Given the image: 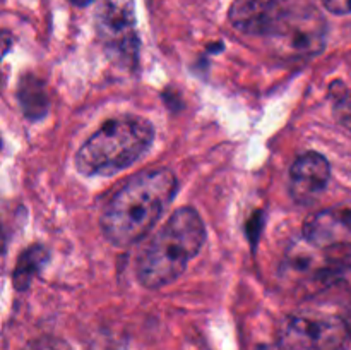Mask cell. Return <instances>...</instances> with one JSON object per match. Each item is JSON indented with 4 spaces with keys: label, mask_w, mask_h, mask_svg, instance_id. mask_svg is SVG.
I'll return each instance as SVG.
<instances>
[{
    "label": "cell",
    "mask_w": 351,
    "mask_h": 350,
    "mask_svg": "<svg viewBox=\"0 0 351 350\" xmlns=\"http://www.w3.org/2000/svg\"><path fill=\"white\" fill-rule=\"evenodd\" d=\"M177 192V178L168 168L144 170L129 178L106 205L101 230L117 247H129L153 230Z\"/></svg>",
    "instance_id": "1"
},
{
    "label": "cell",
    "mask_w": 351,
    "mask_h": 350,
    "mask_svg": "<svg viewBox=\"0 0 351 350\" xmlns=\"http://www.w3.org/2000/svg\"><path fill=\"white\" fill-rule=\"evenodd\" d=\"M206 240V229L194 208H178L158 230L137 259V280L146 288L167 287L184 273Z\"/></svg>",
    "instance_id": "2"
},
{
    "label": "cell",
    "mask_w": 351,
    "mask_h": 350,
    "mask_svg": "<svg viewBox=\"0 0 351 350\" xmlns=\"http://www.w3.org/2000/svg\"><path fill=\"white\" fill-rule=\"evenodd\" d=\"M153 137V126L143 117L123 115L110 119L79 148L75 167L88 177L115 175L144 156Z\"/></svg>",
    "instance_id": "3"
},
{
    "label": "cell",
    "mask_w": 351,
    "mask_h": 350,
    "mask_svg": "<svg viewBox=\"0 0 351 350\" xmlns=\"http://www.w3.org/2000/svg\"><path fill=\"white\" fill-rule=\"evenodd\" d=\"M328 26L314 7H288L266 34L274 55L302 60L319 55L326 47Z\"/></svg>",
    "instance_id": "4"
},
{
    "label": "cell",
    "mask_w": 351,
    "mask_h": 350,
    "mask_svg": "<svg viewBox=\"0 0 351 350\" xmlns=\"http://www.w3.org/2000/svg\"><path fill=\"white\" fill-rule=\"evenodd\" d=\"M350 335L346 319L328 312H295L281 326V342L288 350H343Z\"/></svg>",
    "instance_id": "5"
},
{
    "label": "cell",
    "mask_w": 351,
    "mask_h": 350,
    "mask_svg": "<svg viewBox=\"0 0 351 350\" xmlns=\"http://www.w3.org/2000/svg\"><path fill=\"white\" fill-rule=\"evenodd\" d=\"M96 27L112 57L122 64H134L137 34L132 0H105L96 17Z\"/></svg>",
    "instance_id": "6"
},
{
    "label": "cell",
    "mask_w": 351,
    "mask_h": 350,
    "mask_svg": "<svg viewBox=\"0 0 351 350\" xmlns=\"http://www.w3.org/2000/svg\"><path fill=\"white\" fill-rule=\"evenodd\" d=\"M304 240L319 249L351 247V201L312 215L304 225Z\"/></svg>",
    "instance_id": "7"
},
{
    "label": "cell",
    "mask_w": 351,
    "mask_h": 350,
    "mask_svg": "<svg viewBox=\"0 0 351 350\" xmlns=\"http://www.w3.org/2000/svg\"><path fill=\"white\" fill-rule=\"evenodd\" d=\"M331 177L329 161L315 151L298 156L290 168V194L298 205H308L319 198Z\"/></svg>",
    "instance_id": "8"
},
{
    "label": "cell",
    "mask_w": 351,
    "mask_h": 350,
    "mask_svg": "<svg viewBox=\"0 0 351 350\" xmlns=\"http://www.w3.org/2000/svg\"><path fill=\"white\" fill-rule=\"evenodd\" d=\"M287 3L288 0H235L228 12L230 23L245 34L266 36L288 9Z\"/></svg>",
    "instance_id": "9"
},
{
    "label": "cell",
    "mask_w": 351,
    "mask_h": 350,
    "mask_svg": "<svg viewBox=\"0 0 351 350\" xmlns=\"http://www.w3.org/2000/svg\"><path fill=\"white\" fill-rule=\"evenodd\" d=\"M17 98L23 106L24 115L29 119H40L47 113L48 108V95L43 82L34 75H26L21 79L19 89H17Z\"/></svg>",
    "instance_id": "10"
},
{
    "label": "cell",
    "mask_w": 351,
    "mask_h": 350,
    "mask_svg": "<svg viewBox=\"0 0 351 350\" xmlns=\"http://www.w3.org/2000/svg\"><path fill=\"white\" fill-rule=\"evenodd\" d=\"M47 250L41 246H33L21 254L19 261H17L16 271H14V285H16L17 290L27 288V285L33 280L34 275H36L38 271L41 270V266L47 263Z\"/></svg>",
    "instance_id": "11"
},
{
    "label": "cell",
    "mask_w": 351,
    "mask_h": 350,
    "mask_svg": "<svg viewBox=\"0 0 351 350\" xmlns=\"http://www.w3.org/2000/svg\"><path fill=\"white\" fill-rule=\"evenodd\" d=\"M23 350H72V347L57 336H41L27 343Z\"/></svg>",
    "instance_id": "12"
},
{
    "label": "cell",
    "mask_w": 351,
    "mask_h": 350,
    "mask_svg": "<svg viewBox=\"0 0 351 350\" xmlns=\"http://www.w3.org/2000/svg\"><path fill=\"white\" fill-rule=\"evenodd\" d=\"M324 281H336V283L339 281V283L351 285V257L343 261V263L328 268L324 275Z\"/></svg>",
    "instance_id": "13"
},
{
    "label": "cell",
    "mask_w": 351,
    "mask_h": 350,
    "mask_svg": "<svg viewBox=\"0 0 351 350\" xmlns=\"http://www.w3.org/2000/svg\"><path fill=\"white\" fill-rule=\"evenodd\" d=\"M335 113L336 119L339 120V124L345 126L348 130H351V95H346L345 98H341L336 103Z\"/></svg>",
    "instance_id": "14"
},
{
    "label": "cell",
    "mask_w": 351,
    "mask_h": 350,
    "mask_svg": "<svg viewBox=\"0 0 351 350\" xmlns=\"http://www.w3.org/2000/svg\"><path fill=\"white\" fill-rule=\"evenodd\" d=\"M321 2L329 12L336 14V16L351 14V0H321Z\"/></svg>",
    "instance_id": "15"
},
{
    "label": "cell",
    "mask_w": 351,
    "mask_h": 350,
    "mask_svg": "<svg viewBox=\"0 0 351 350\" xmlns=\"http://www.w3.org/2000/svg\"><path fill=\"white\" fill-rule=\"evenodd\" d=\"M10 47H12V34L9 31L2 30L0 31V62L5 57L7 51L10 50Z\"/></svg>",
    "instance_id": "16"
},
{
    "label": "cell",
    "mask_w": 351,
    "mask_h": 350,
    "mask_svg": "<svg viewBox=\"0 0 351 350\" xmlns=\"http://www.w3.org/2000/svg\"><path fill=\"white\" fill-rule=\"evenodd\" d=\"M69 2H72L74 5H79V7H86V5H89L93 0H69Z\"/></svg>",
    "instance_id": "17"
},
{
    "label": "cell",
    "mask_w": 351,
    "mask_h": 350,
    "mask_svg": "<svg viewBox=\"0 0 351 350\" xmlns=\"http://www.w3.org/2000/svg\"><path fill=\"white\" fill-rule=\"evenodd\" d=\"M346 323H348V326H350V331H351V311H350L348 318H346Z\"/></svg>",
    "instance_id": "18"
}]
</instances>
